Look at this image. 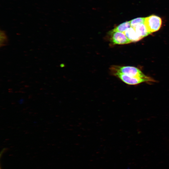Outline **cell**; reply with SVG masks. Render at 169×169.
<instances>
[{
    "label": "cell",
    "mask_w": 169,
    "mask_h": 169,
    "mask_svg": "<svg viewBox=\"0 0 169 169\" xmlns=\"http://www.w3.org/2000/svg\"><path fill=\"white\" fill-rule=\"evenodd\" d=\"M110 72H120L129 76L141 78H148L139 69L133 66L112 65L110 68Z\"/></svg>",
    "instance_id": "cell-1"
},
{
    "label": "cell",
    "mask_w": 169,
    "mask_h": 169,
    "mask_svg": "<svg viewBox=\"0 0 169 169\" xmlns=\"http://www.w3.org/2000/svg\"><path fill=\"white\" fill-rule=\"evenodd\" d=\"M111 75L120 79L125 83L131 85H136L140 83L146 82H155V80L149 77L148 78H141L133 77L117 72H110Z\"/></svg>",
    "instance_id": "cell-2"
},
{
    "label": "cell",
    "mask_w": 169,
    "mask_h": 169,
    "mask_svg": "<svg viewBox=\"0 0 169 169\" xmlns=\"http://www.w3.org/2000/svg\"><path fill=\"white\" fill-rule=\"evenodd\" d=\"M144 23L151 34L158 31L160 28L162 20L159 17L152 15L145 18Z\"/></svg>",
    "instance_id": "cell-3"
},
{
    "label": "cell",
    "mask_w": 169,
    "mask_h": 169,
    "mask_svg": "<svg viewBox=\"0 0 169 169\" xmlns=\"http://www.w3.org/2000/svg\"><path fill=\"white\" fill-rule=\"evenodd\" d=\"M108 34L109 41L112 45H122L132 43L124 33L112 29L109 32Z\"/></svg>",
    "instance_id": "cell-4"
},
{
    "label": "cell",
    "mask_w": 169,
    "mask_h": 169,
    "mask_svg": "<svg viewBox=\"0 0 169 169\" xmlns=\"http://www.w3.org/2000/svg\"><path fill=\"white\" fill-rule=\"evenodd\" d=\"M126 37L132 42H137L142 38L136 32L134 28L131 27L124 32Z\"/></svg>",
    "instance_id": "cell-5"
},
{
    "label": "cell",
    "mask_w": 169,
    "mask_h": 169,
    "mask_svg": "<svg viewBox=\"0 0 169 169\" xmlns=\"http://www.w3.org/2000/svg\"><path fill=\"white\" fill-rule=\"evenodd\" d=\"M133 28L137 33L142 38L150 34L148 31L144 23L140 24Z\"/></svg>",
    "instance_id": "cell-6"
},
{
    "label": "cell",
    "mask_w": 169,
    "mask_h": 169,
    "mask_svg": "<svg viewBox=\"0 0 169 169\" xmlns=\"http://www.w3.org/2000/svg\"><path fill=\"white\" fill-rule=\"evenodd\" d=\"M131 27V26L130 21H126L119 24L113 30L124 33Z\"/></svg>",
    "instance_id": "cell-7"
},
{
    "label": "cell",
    "mask_w": 169,
    "mask_h": 169,
    "mask_svg": "<svg viewBox=\"0 0 169 169\" xmlns=\"http://www.w3.org/2000/svg\"><path fill=\"white\" fill-rule=\"evenodd\" d=\"M8 42V36L4 30H0V46L3 47L7 45Z\"/></svg>",
    "instance_id": "cell-8"
},
{
    "label": "cell",
    "mask_w": 169,
    "mask_h": 169,
    "mask_svg": "<svg viewBox=\"0 0 169 169\" xmlns=\"http://www.w3.org/2000/svg\"><path fill=\"white\" fill-rule=\"evenodd\" d=\"M145 18H137L130 21L131 26L134 28L136 25L142 23H144Z\"/></svg>",
    "instance_id": "cell-9"
},
{
    "label": "cell",
    "mask_w": 169,
    "mask_h": 169,
    "mask_svg": "<svg viewBox=\"0 0 169 169\" xmlns=\"http://www.w3.org/2000/svg\"><path fill=\"white\" fill-rule=\"evenodd\" d=\"M63 65H63V64H61L60 65V66L61 67H63Z\"/></svg>",
    "instance_id": "cell-10"
}]
</instances>
